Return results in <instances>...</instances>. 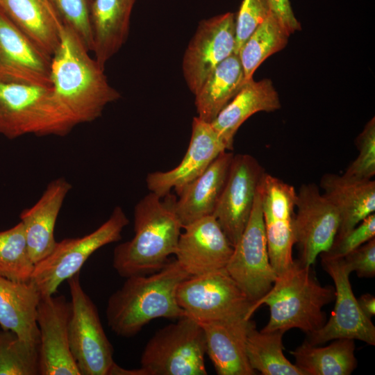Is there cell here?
Instances as JSON below:
<instances>
[{"instance_id": "1", "label": "cell", "mask_w": 375, "mask_h": 375, "mask_svg": "<svg viewBox=\"0 0 375 375\" xmlns=\"http://www.w3.org/2000/svg\"><path fill=\"white\" fill-rule=\"evenodd\" d=\"M69 28L62 25L60 41L51 59L54 99L75 126L99 118L105 107L120 98L102 68Z\"/></svg>"}, {"instance_id": "2", "label": "cell", "mask_w": 375, "mask_h": 375, "mask_svg": "<svg viewBox=\"0 0 375 375\" xmlns=\"http://www.w3.org/2000/svg\"><path fill=\"white\" fill-rule=\"evenodd\" d=\"M174 195L160 197L151 192L134 208L133 238L115 247L112 267L128 278L160 270L175 253L183 226L177 217Z\"/></svg>"}, {"instance_id": "3", "label": "cell", "mask_w": 375, "mask_h": 375, "mask_svg": "<svg viewBox=\"0 0 375 375\" xmlns=\"http://www.w3.org/2000/svg\"><path fill=\"white\" fill-rule=\"evenodd\" d=\"M190 276L174 260L150 275L126 278L108 298L106 319L117 335L130 338L157 318L178 319L185 315L176 300V290Z\"/></svg>"}, {"instance_id": "4", "label": "cell", "mask_w": 375, "mask_h": 375, "mask_svg": "<svg viewBox=\"0 0 375 375\" xmlns=\"http://www.w3.org/2000/svg\"><path fill=\"white\" fill-rule=\"evenodd\" d=\"M335 299V288L322 286L311 266L294 260L286 270L277 275L270 290L256 301L248 313L265 304L269 308V319L263 331L299 328L308 335L319 329L325 323L323 307Z\"/></svg>"}, {"instance_id": "5", "label": "cell", "mask_w": 375, "mask_h": 375, "mask_svg": "<svg viewBox=\"0 0 375 375\" xmlns=\"http://www.w3.org/2000/svg\"><path fill=\"white\" fill-rule=\"evenodd\" d=\"M74 126L56 101L51 82L0 77V134L65 136Z\"/></svg>"}, {"instance_id": "6", "label": "cell", "mask_w": 375, "mask_h": 375, "mask_svg": "<svg viewBox=\"0 0 375 375\" xmlns=\"http://www.w3.org/2000/svg\"><path fill=\"white\" fill-rule=\"evenodd\" d=\"M206 340L200 324L185 315L156 331L140 364L148 375H206Z\"/></svg>"}, {"instance_id": "7", "label": "cell", "mask_w": 375, "mask_h": 375, "mask_svg": "<svg viewBox=\"0 0 375 375\" xmlns=\"http://www.w3.org/2000/svg\"><path fill=\"white\" fill-rule=\"evenodd\" d=\"M129 220L120 206L94 231L83 237L57 242L52 252L35 265L31 281L41 297L53 295L59 285L76 273L93 253L101 247L117 242Z\"/></svg>"}, {"instance_id": "8", "label": "cell", "mask_w": 375, "mask_h": 375, "mask_svg": "<svg viewBox=\"0 0 375 375\" xmlns=\"http://www.w3.org/2000/svg\"><path fill=\"white\" fill-rule=\"evenodd\" d=\"M71 296L68 340L81 375H108L115 362L113 347L101 324L98 310L81 283L80 272L67 280Z\"/></svg>"}, {"instance_id": "9", "label": "cell", "mask_w": 375, "mask_h": 375, "mask_svg": "<svg viewBox=\"0 0 375 375\" xmlns=\"http://www.w3.org/2000/svg\"><path fill=\"white\" fill-rule=\"evenodd\" d=\"M176 300L185 315L199 323L251 319L253 302L226 269L189 276L178 285Z\"/></svg>"}, {"instance_id": "10", "label": "cell", "mask_w": 375, "mask_h": 375, "mask_svg": "<svg viewBox=\"0 0 375 375\" xmlns=\"http://www.w3.org/2000/svg\"><path fill=\"white\" fill-rule=\"evenodd\" d=\"M225 269L253 303L270 290L277 276L268 253L259 185L248 223Z\"/></svg>"}, {"instance_id": "11", "label": "cell", "mask_w": 375, "mask_h": 375, "mask_svg": "<svg viewBox=\"0 0 375 375\" xmlns=\"http://www.w3.org/2000/svg\"><path fill=\"white\" fill-rule=\"evenodd\" d=\"M322 268L335 285V306L327 322L308 335L310 343L319 345L328 341L346 338L375 345V326L359 307L349 281L351 273L344 258L321 253Z\"/></svg>"}, {"instance_id": "12", "label": "cell", "mask_w": 375, "mask_h": 375, "mask_svg": "<svg viewBox=\"0 0 375 375\" xmlns=\"http://www.w3.org/2000/svg\"><path fill=\"white\" fill-rule=\"evenodd\" d=\"M259 190L269 260L278 275L294 262L297 192L292 185L265 172Z\"/></svg>"}, {"instance_id": "13", "label": "cell", "mask_w": 375, "mask_h": 375, "mask_svg": "<svg viewBox=\"0 0 375 375\" xmlns=\"http://www.w3.org/2000/svg\"><path fill=\"white\" fill-rule=\"evenodd\" d=\"M294 228L300 262L308 267L331 248L338 231L340 217L334 206L313 183L297 192Z\"/></svg>"}, {"instance_id": "14", "label": "cell", "mask_w": 375, "mask_h": 375, "mask_svg": "<svg viewBox=\"0 0 375 375\" xmlns=\"http://www.w3.org/2000/svg\"><path fill=\"white\" fill-rule=\"evenodd\" d=\"M235 47L233 13L219 15L199 23L182 61L183 76L192 93L194 94L215 67L235 53Z\"/></svg>"}, {"instance_id": "15", "label": "cell", "mask_w": 375, "mask_h": 375, "mask_svg": "<svg viewBox=\"0 0 375 375\" xmlns=\"http://www.w3.org/2000/svg\"><path fill=\"white\" fill-rule=\"evenodd\" d=\"M264 173L263 167L253 156L234 154L212 215L233 247L248 223Z\"/></svg>"}, {"instance_id": "16", "label": "cell", "mask_w": 375, "mask_h": 375, "mask_svg": "<svg viewBox=\"0 0 375 375\" xmlns=\"http://www.w3.org/2000/svg\"><path fill=\"white\" fill-rule=\"evenodd\" d=\"M71 310V303L64 295L40 298L36 321L40 332L41 375H81L69 345Z\"/></svg>"}, {"instance_id": "17", "label": "cell", "mask_w": 375, "mask_h": 375, "mask_svg": "<svg viewBox=\"0 0 375 375\" xmlns=\"http://www.w3.org/2000/svg\"><path fill=\"white\" fill-rule=\"evenodd\" d=\"M183 228L174 255L190 276L225 269L233 246L213 215L197 219Z\"/></svg>"}, {"instance_id": "18", "label": "cell", "mask_w": 375, "mask_h": 375, "mask_svg": "<svg viewBox=\"0 0 375 375\" xmlns=\"http://www.w3.org/2000/svg\"><path fill=\"white\" fill-rule=\"evenodd\" d=\"M224 151L226 147L212 124L194 117L190 144L181 162L171 170L149 173L147 188L160 197L169 194L173 188L178 194Z\"/></svg>"}, {"instance_id": "19", "label": "cell", "mask_w": 375, "mask_h": 375, "mask_svg": "<svg viewBox=\"0 0 375 375\" xmlns=\"http://www.w3.org/2000/svg\"><path fill=\"white\" fill-rule=\"evenodd\" d=\"M71 183L64 177L49 182L37 202L24 209L20 215L28 251L35 265L48 256L57 241L55 226Z\"/></svg>"}, {"instance_id": "20", "label": "cell", "mask_w": 375, "mask_h": 375, "mask_svg": "<svg viewBox=\"0 0 375 375\" xmlns=\"http://www.w3.org/2000/svg\"><path fill=\"white\" fill-rule=\"evenodd\" d=\"M205 335L206 353L219 375H254L246 353L251 319L210 321L199 323Z\"/></svg>"}, {"instance_id": "21", "label": "cell", "mask_w": 375, "mask_h": 375, "mask_svg": "<svg viewBox=\"0 0 375 375\" xmlns=\"http://www.w3.org/2000/svg\"><path fill=\"white\" fill-rule=\"evenodd\" d=\"M51 59L0 9V77L51 82Z\"/></svg>"}, {"instance_id": "22", "label": "cell", "mask_w": 375, "mask_h": 375, "mask_svg": "<svg viewBox=\"0 0 375 375\" xmlns=\"http://www.w3.org/2000/svg\"><path fill=\"white\" fill-rule=\"evenodd\" d=\"M233 153H221L197 178L177 194L174 210L183 226L212 215L224 188Z\"/></svg>"}, {"instance_id": "23", "label": "cell", "mask_w": 375, "mask_h": 375, "mask_svg": "<svg viewBox=\"0 0 375 375\" xmlns=\"http://www.w3.org/2000/svg\"><path fill=\"white\" fill-rule=\"evenodd\" d=\"M319 185L339 215L336 236L345 234L375 212V181L372 179L326 173L321 177Z\"/></svg>"}, {"instance_id": "24", "label": "cell", "mask_w": 375, "mask_h": 375, "mask_svg": "<svg viewBox=\"0 0 375 375\" xmlns=\"http://www.w3.org/2000/svg\"><path fill=\"white\" fill-rule=\"evenodd\" d=\"M278 94L271 80L245 81L233 99L210 123L226 150L233 148L234 137L240 126L258 112H272L281 108Z\"/></svg>"}, {"instance_id": "25", "label": "cell", "mask_w": 375, "mask_h": 375, "mask_svg": "<svg viewBox=\"0 0 375 375\" xmlns=\"http://www.w3.org/2000/svg\"><path fill=\"white\" fill-rule=\"evenodd\" d=\"M135 0H92L90 23L95 60L105 65L125 43Z\"/></svg>"}, {"instance_id": "26", "label": "cell", "mask_w": 375, "mask_h": 375, "mask_svg": "<svg viewBox=\"0 0 375 375\" xmlns=\"http://www.w3.org/2000/svg\"><path fill=\"white\" fill-rule=\"evenodd\" d=\"M0 9L39 49L52 57L62 24L47 0H0Z\"/></svg>"}, {"instance_id": "27", "label": "cell", "mask_w": 375, "mask_h": 375, "mask_svg": "<svg viewBox=\"0 0 375 375\" xmlns=\"http://www.w3.org/2000/svg\"><path fill=\"white\" fill-rule=\"evenodd\" d=\"M41 295L35 285L0 276V326L25 341L40 344L36 321Z\"/></svg>"}, {"instance_id": "28", "label": "cell", "mask_w": 375, "mask_h": 375, "mask_svg": "<svg viewBox=\"0 0 375 375\" xmlns=\"http://www.w3.org/2000/svg\"><path fill=\"white\" fill-rule=\"evenodd\" d=\"M245 81L239 56L234 53L215 67L194 94L197 117L211 123Z\"/></svg>"}, {"instance_id": "29", "label": "cell", "mask_w": 375, "mask_h": 375, "mask_svg": "<svg viewBox=\"0 0 375 375\" xmlns=\"http://www.w3.org/2000/svg\"><path fill=\"white\" fill-rule=\"evenodd\" d=\"M326 347L305 340L290 353L304 375H350L357 366L355 343L351 339H336Z\"/></svg>"}, {"instance_id": "30", "label": "cell", "mask_w": 375, "mask_h": 375, "mask_svg": "<svg viewBox=\"0 0 375 375\" xmlns=\"http://www.w3.org/2000/svg\"><path fill=\"white\" fill-rule=\"evenodd\" d=\"M282 331H258L256 324L249 331L247 356L251 368L262 375H304L283 353Z\"/></svg>"}, {"instance_id": "31", "label": "cell", "mask_w": 375, "mask_h": 375, "mask_svg": "<svg viewBox=\"0 0 375 375\" xmlns=\"http://www.w3.org/2000/svg\"><path fill=\"white\" fill-rule=\"evenodd\" d=\"M290 35L271 12L256 28L238 52L246 81L271 55L286 46Z\"/></svg>"}, {"instance_id": "32", "label": "cell", "mask_w": 375, "mask_h": 375, "mask_svg": "<svg viewBox=\"0 0 375 375\" xmlns=\"http://www.w3.org/2000/svg\"><path fill=\"white\" fill-rule=\"evenodd\" d=\"M34 267L22 223L0 231V276L15 281L28 282Z\"/></svg>"}, {"instance_id": "33", "label": "cell", "mask_w": 375, "mask_h": 375, "mask_svg": "<svg viewBox=\"0 0 375 375\" xmlns=\"http://www.w3.org/2000/svg\"><path fill=\"white\" fill-rule=\"evenodd\" d=\"M40 374V344L19 338L10 331H0V375Z\"/></svg>"}, {"instance_id": "34", "label": "cell", "mask_w": 375, "mask_h": 375, "mask_svg": "<svg viewBox=\"0 0 375 375\" xmlns=\"http://www.w3.org/2000/svg\"><path fill=\"white\" fill-rule=\"evenodd\" d=\"M62 24L78 38L87 49L92 51L90 23L92 0H47Z\"/></svg>"}, {"instance_id": "35", "label": "cell", "mask_w": 375, "mask_h": 375, "mask_svg": "<svg viewBox=\"0 0 375 375\" xmlns=\"http://www.w3.org/2000/svg\"><path fill=\"white\" fill-rule=\"evenodd\" d=\"M356 158L343 175L355 179H372L375 175V119H370L356 140Z\"/></svg>"}, {"instance_id": "36", "label": "cell", "mask_w": 375, "mask_h": 375, "mask_svg": "<svg viewBox=\"0 0 375 375\" xmlns=\"http://www.w3.org/2000/svg\"><path fill=\"white\" fill-rule=\"evenodd\" d=\"M271 12L268 0H243L235 18V53Z\"/></svg>"}, {"instance_id": "37", "label": "cell", "mask_w": 375, "mask_h": 375, "mask_svg": "<svg viewBox=\"0 0 375 375\" xmlns=\"http://www.w3.org/2000/svg\"><path fill=\"white\" fill-rule=\"evenodd\" d=\"M375 237V214L372 213L345 234L336 236L325 253L331 257L343 258L362 244Z\"/></svg>"}, {"instance_id": "38", "label": "cell", "mask_w": 375, "mask_h": 375, "mask_svg": "<svg viewBox=\"0 0 375 375\" xmlns=\"http://www.w3.org/2000/svg\"><path fill=\"white\" fill-rule=\"evenodd\" d=\"M344 258L351 272L360 278H372L375 275V238L356 248Z\"/></svg>"}, {"instance_id": "39", "label": "cell", "mask_w": 375, "mask_h": 375, "mask_svg": "<svg viewBox=\"0 0 375 375\" xmlns=\"http://www.w3.org/2000/svg\"><path fill=\"white\" fill-rule=\"evenodd\" d=\"M268 2L272 12L290 35L301 29L289 0H268Z\"/></svg>"}, {"instance_id": "40", "label": "cell", "mask_w": 375, "mask_h": 375, "mask_svg": "<svg viewBox=\"0 0 375 375\" xmlns=\"http://www.w3.org/2000/svg\"><path fill=\"white\" fill-rule=\"evenodd\" d=\"M359 307L362 312L369 318L372 319L375 315V298L371 294H364L358 299Z\"/></svg>"}, {"instance_id": "41", "label": "cell", "mask_w": 375, "mask_h": 375, "mask_svg": "<svg viewBox=\"0 0 375 375\" xmlns=\"http://www.w3.org/2000/svg\"><path fill=\"white\" fill-rule=\"evenodd\" d=\"M108 375H148L147 372L140 367L136 369H126L117 365L115 362L111 366Z\"/></svg>"}]
</instances>
